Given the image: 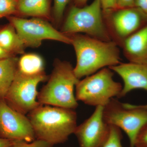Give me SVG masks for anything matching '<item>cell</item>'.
Masks as SVG:
<instances>
[{
    "mask_svg": "<svg viewBox=\"0 0 147 147\" xmlns=\"http://www.w3.org/2000/svg\"><path fill=\"white\" fill-rule=\"evenodd\" d=\"M44 63L39 55L34 53L25 54L18 59V69L20 73L34 76L45 72Z\"/></svg>",
    "mask_w": 147,
    "mask_h": 147,
    "instance_id": "17",
    "label": "cell"
},
{
    "mask_svg": "<svg viewBox=\"0 0 147 147\" xmlns=\"http://www.w3.org/2000/svg\"><path fill=\"white\" fill-rule=\"evenodd\" d=\"M124 49L129 62L147 63V24L125 38Z\"/></svg>",
    "mask_w": 147,
    "mask_h": 147,
    "instance_id": "13",
    "label": "cell"
},
{
    "mask_svg": "<svg viewBox=\"0 0 147 147\" xmlns=\"http://www.w3.org/2000/svg\"><path fill=\"white\" fill-rule=\"evenodd\" d=\"M136 0H116L117 8L124 9L135 6Z\"/></svg>",
    "mask_w": 147,
    "mask_h": 147,
    "instance_id": "24",
    "label": "cell"
},
{
    "mask_svg": "<svg viewBox=\"0 0 147 147\" xmlns=\"http://www.w3.org/2000/svg\"><path fill=\"white\" fill-rule=\"evenodd\" d=\"M8 147H54V145L43 140L36 139L31 142L16 141Z\"/></svg>",
    "mask_w": 147,
    "mask_h": 147,
    "instance_id": "21",
    "label": "cell"
},
{
    "mask_svg": "<svg viewBox=\"0 0 147 147\" xmlns=\"http://www.w3.org/2000/svg\"><path fill=\"white\" fill-rule=\"evenodd\" d=\"M18 60L14 56L0 60V99L5 98L15 78Z\"/></svg>",
    "mask_w": 147,
    "mask_h": 147,
    "instance_id": "16",
    "label": "cell"
},
{
    "mask_svg": "<svg viewBox=\"0 0 147 147\" xmlns=\"http://www.w3.org/2000/svg\"><path fill=\"white\" fill-rule=\"evenodd\" d=\"M134 147H147V123L140 129L137 134Z\"/></svg>",
    "mask_w": 147,
    "mask_h": 147,
    "instance_id": "22",
    "label": "cell"
},
{
    "mask_svg": "<svg viewBox=\"0 0 147 147\" xmlns=\"http://www.w3.org/2000/svg\"><path fill=\"white\" fill-rule=\"evenodd\" d=\"M16 141H11L0 137V147H8Z\"/></svg>",
    "mask_w": 147,
    "mask_h": 147,
    "instance_id": "26",
    "label": "cell"
},
{
    "mask_svg": "<svg viewBox=\"0 0 147 147\" xmlns=\"http://www.w3.org/2000/svg\"><path fill=\"white\" fill-rule=\"evenodd\" d=\"M71 36H69L71 44L76 57L74 71L78 79L121 63L119 51L115 42L103 41L78 34Z\"/></svg>",
    "mask_w": 147,
    "mask_h": 147,
    "instance_id": "1",
    "label": "cell"
},
{
    "mask_svg": "<svg viewBox=\"0 0 147 147\" xmlns=\"http://www.w3.org/2000/svg\"><path fill=\"white\" fill-rule=\"evenodd\" d=\"M88 1V0H75V4L76 6L80 7L85 5Z\"/></svg>",
    "mask_w": 147,
    "mask_h": 147,
    "instance_id": "28",
    "label": "cell"
},
{
    "mask_svg": "<svg viewBox=\"0 0 147 147\" xmlns=\"http://www.w3.org/2000/svg\"><path fill=\"white\" fill-rule=\"evenodd\" d=\"M113 23L119 36L131 35L147 24V18L140 9L134 7L121 9L113 14Z\"/></svg>",
    "mask_w": 147,
    "mask_h": 147,
    "instance_id": "12",
    "label": "cell"
},
{
    "mask_svg": "<svg viewBox=\"0 0 147 147\" xmlns=\"http://www.w3.org/2000/svg\"><path fill=\"white\" fill-rule=\"evenodd\" d=\"M48 79L45 72L29 76L17 70L5 100L16 111L24 115L28 114L40 105L37 100L38 86Z\"/></svg>",
    "mask_w": 147,
    "mask_h": 147,
    "instance_id": "7",
    "label": "cell"
},
{
    "mask_svg": "<svg viewBox=\"0 0 147 147\" xmlns=\"http://www.w3.org/2000/svg\"><path fill=\"white\" fill-rule=\"evenodd\" d=\"M103 108L102 106L96 107L91 115L76 127L74 134L79 147H99L107 139L110 125L103 119Z\"/></svg>",
    "mask_w": 147,
    "mask_h": 147,
    "instance_id": "10",
    "label": "cell"
},
{
    "mask_svg": "<svg viewBox=\"0 0 147 147\" xmlns=\"http://www.w3.org/2000/svg\"><path fill=\"white\" fill-rule=\"evenodd\" d=\"M113 76L114 72L105 67L79 80L75 87L76 100L86 105L104 107L112 98H119L123 86Z\"/></svg>",
    "mask_w": 147,
    "mask_h": 147,
    "instance_id": "4",
    "label": "cell"
},
{
    "mask_svg": "<svg viewBox=\"0 0 147 147\" xmlns=\"http://www.w3.org/2000/svg\"><path fill=\"white\" fill-rule=\"evenodd\" d=\"M102 9L100 0H94L84 7H72L61 32L67 35L82 33L96 39L110 41L102 20Z\"/></svg>",
    "mask_w": 147,
    "mask_h": 147,
    "instance_id": "5",
    "label": "cell"
},
{
    "mask_svg": "<svg viewBox=\"0 0 147 147\" xmlns=\"http://www.w3.org/2000/svg\"><path fill=\"white\" fill-rule=\"evenodd\" d=\"M134 7L140 9L147 18V0H136Z\"/></svg>",
    "mask_w": 147,
    "mask_h": 147,
    "instance_id": "25",
    "label": "cell"
},
{
    "mask_svg": "<svg viewBox=\"0 0 147 147\" xmlns=\"http://www.w3.org/2000/svg\"><path fill=\"white\" fill-rule=\"evenodd\" d=\"M121 129L113 125H110V131L108 137L104 143L99 147H123Z\"/></svg>",
    "mask_w": 147,
    "mask_h": 147,
    "instance_id": "18",
    "label": "cell"
},
{
    "mask_svg": "<svg viewBox=\"0 0 147 147\" xmlns=\"http://www.w3.org/2000/svg\"><path fill=\"white\" fill-rule=\"evenodd\" d=\"M16 1H17V0H16Z\"/></svg>",
    "mask_w": 147,
    "mask_h": 147,
    "instance_id": "30",
    "label": "cell"
},
{
    "mask_svg": "<svg viewBox=\"0 0 147 147\" xmlns=\"http://www.w3.org/2000/svg\"><path fill=\"white\" fill-rule=\"evenodd\" d=\"M17 1L0 0V17L8 16L16 11Z\"/></svg>",
    "mask_w": 147,
    "mask_h": 147,
    "instance_id": "20",
    "label": "cell"
},
{
    "mask_svg": "<svg viewBox=\"0 0 147 147\" xmlns=\"http://www.w3.org/2000/svg\"><path fill=\"white\" fill-rule=\"evenodd\" d=\"M140 106H142L143 108H146L147 109V104H145V105H140Z\"/></svg>",
    "mask_w": 147,
    "mask_h": 147,
    "instance_id": "29",
    "label": "cell"
},
{
    "mask_svg": "<svg viewBox=\"0 0 147 147\" xmlns=\"http://www.w3.org/2000/svg\"><path fill=\"white\" fill-rule=\"evenodd\" d=\"M109 68L118 74L123 81L119 98L124 97L133 90L141 89L147 92V63H121Z\"/></svg>",
    "mask_w": 147,
    "mask_h": 147,
    "instance_id": "11",
    "label": "cell"
},
{
    "mask_svg": "<svg viewBox=\"0 0 147 147\" xmlns=\"http://www.w3.org/2000/svg\"><path fill=\"white\" fill-rule=\"evenodd\" d=\"M70 0H54L53 18L55 23H61L67 6Z\"/></svg>",
    "mask_w": 147,
    "mask_h": 147,
    "instance_id": "19",
    "label": "cell"
},
{
    "mask_svg": "<svg viewBox=\"0 0 147 147\" xmlns=\"http://www.w3.org/2000/svg\"><path fill=\"white\" fill-rule=\"evenodd\" d=\"M9 19L26 47H38L45 40L71 44L69 35L59 31L45 19L34 17L26 19L14 16Z\"/></svg>",
    "mask_w": 147,
    "mask_h": 147,
    "instance_id": "8",
    "label": "cell"
},
{
    "mask_svg": "<svg viewBox=\"0 0 147 147\" xmlns=\"http://www.w3.org/2000/svg\"><path fill=\"white\" fill-rule=\"evenodd\" d=\"M79 80L71 64L57 60L47 84L38 92V101L40 105L75 110L79 104L74 89Z\"/></svg>",
    "mask_w": 147,
    "mask_h": 147,
    "instance_id": "3",
    "label": "cell"
},
{
    "mask_svg": "<svg viewBox=\"0 0 147 147\" xmlns=\"http://www.w3.org/2000/svg\"><path fill=\"white\" fill-rule=\"evenodd\" d=\"M11 57H13V56L7 53L0 46V60Z\"/></svg>",
    "mask_w": 147,
    "mask_h": 147,
    "instance_id": "27",
    "label": "cell"
},
{
    "mask_svg": "<svg viewBox=\"0 0 147 147\" xmlns=\"http://www.w3.org/2000/svg\"><path fill=\"white\" fill-rule=\"evenodd\" d=\"M75 110L40 105L28 114L36 139L53 145L63 144L77 126Z\"/></svg>",
    "mask_w": 147,
    "mask_h": 147,
    "instance_id": "2",
    "label": "cell"
},
{
    "mask_svg": "<svg viewBox=\"0 0 147 147\" xmlns=\"http://www.w3.org/2000/svg\"><path fill=\"white\" fill-rule=\"evenodd\" d=\"M0 46L12 56L24 54L26 48L11 24L0 30Z\"/></svg>",
    "mask_w": 147,
    "mask_h": 147,
    "instance_id": "15",
    "label": "cell"
},
{
    "mask_svg": "<svg viewBox=\"0 0 147 147\" xmlns=\"http://www.w3.org/2000/svg\"><path fill=\"white\" fill-rule=\"evenodd\" d=\"M0 137L13 141L31 142L36 139L30 120L0 99Z\"/></svg>",
    "mask_w": 147,
    "mask_h": 147,
    "instance_id": "9",
    "label": "cell"
},
{
    "mask_svg": "<svg viewBox=\"0 0 147 147\" xmlns=\"http://www.w3.org/2000/svg\"><path fill=\"white\" fill-rule=\"evenodd\" d=\"M50 0H17L16 11L23 16L48 20L50 16Z\"/></svg>",
    "mask_w": 147,
    "mask_h": 147,
    "instance_id": "14",
    "label": "cell"
},
{
    "mask_svg": "<svg viewBox=\"0 0 147 147\" xmlns=\"http://www.w3.org/2000/svg\"><path fill=\"white\" fill-rule=\"evenodd\" d=\"M103 117L109 125L125 131L129 139L130 147H134L137 134L147 123V109L140 105L122 103L113 98L104 106Z\"/></svg>",
    "mask_w": 147,
    "mask_h": 147,
    "instance_id": "6",
    "label": "cell"
},
{
    "mask_svg": "<svg viewBox=\"0 0 147 147\" xmlns=\"http://www.w3.org/2000/svg\"><path fill=\"white\" fill-rule=\"evenodd\" d=\"M102 9L108 11L117 8L116 0H100Z\"/></svg>",
    "mask_w": 147,
    "mask_h": 147,
    "instance_id": "23",
    "label": "cell"
}]
</instances>
